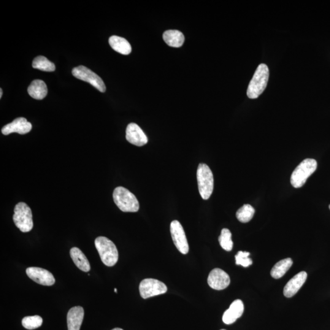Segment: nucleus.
Here are the masks:
<instances>
[{
	"instance_id": "obj_3",
	"label": "nucleus",
	"mask_w": 330,
	"mask_h": 330,
	"mask_svg": "<svg viewBox=\"0 0 330 330\" xmlns=\"http://www.w3.org/2000/svg\"><path fill=\"white\" fill-rule=\"evenodd\" d=\"M95 246L105 266L113 267L117 263L118 251L115 243L105 237H99L95 240Z\"/></svg>"
},
{
	"instance_id": "obj_2",
	"label": "nucleus",
	"mask_w": 330,
	"mask_h": 330,
	"mask_svg": "<svg viewBox=\"0 0 330 330\" xmlns=\"http://www.w3.org/2000/svg\"><path fill=\"white\" fill-rule=\"evenodd\" d=\"M113 197L116 205L124 212H137L140 209L136 196L123 186L116 188Z\"/></svg>"
},
{
	"instance_id": "obj_26",
	"label": "nucleus",
	"mask_w": 330,
	"mask_h": 330,
	"mask_svg": "<svg viewBox=\"0 0 330 330\" xmlns=\"http://www.w3.org/2000/svg\"><path fill=\"white\" fill-rule=\"evenodd\" d=\"M250 253L247 251H239L235 256V264L237 266H242L243 267H248L253 264L252 259L249 258Z\"/></svg>"
},
{
	"instance_id": "obj_30",
	"label": "nucleus",
	"mask_w": 330,
	"mask_h": 330,
	"mask_svg": "<svg viewBox=\"0 0 330 330\" xmlns=\"http://www.w3.org/2000/svg\"><path fill=\"white\" fill-rule=\"evenodd\" d=\"M329 208H330V205H329Z\"/></svg>"
},
{
	"instance_id": "obj_21",
	"label": "nucleus",
	"mask_w": 330,
	"mask_h": 330,
	"mask_svg": "<svg viewBox=\"0 0 330 330\" xmlns=\"http://www.w3.org/2000/svg\"><path fill=\"white\" fill-rule=\"evenodd\" d=\"M292 264H293V261L292 259H283L275 265V266L272 268L270 274L275 279H280L286 274V273L292 267Z\"/></svg>"
},
{
	"instance_id": "obj_7",
	"label": "nucleus",
	"mask_w": 330,
	"mask_h": 330,
	"mask_svg": "<svg viewBox=\"0 0 330 330\" xmlns=\"http://www.w3.org/2000/svg\"><path fill=\"white\" fill-rule=\"evenodd\" d=\"M72 75L78 79L90 83L101 93L106 91V86L101 77L85 66H80L72 70Z\"/></svg>"
},
{
	"instance_id": "obj_27",
	"label": "nucleus",
	"mask_w": 330,
	"mask_h": 330,
	"mask_svg": "<svg viewBox=\"0 0 330 330\" xmlns=\"http://www.w3.org/2000/svg\"><path fill=\"white\" fill-rule=\"evenodd\" d=\"M0 93H1V94H0V98H1L2 96V90L1 88L0 89Z\"/></svg>"
},
{
	"instance_id": "obj_31",
	"label": "nucleus",
	"mask_w": 330,
	"mask_h": 330,
	"mask_svg": "<svg viewBox=\"0 0 330 330\" xmlns=\"http://www.w3.org/2000/svg\"><path fill=\"white\" fill-rule=\"evenodd\" d=\"M226 330L222 329V330Z\"/></svg>"
},
{
	"instance_id": "obj_20",
	"label": "nucleus",
	"mask_w": 330,
	"mask_h": 330,
	"mask_svg": "<svg viewBox=\"0 0 330 330\" xmlns=\"http://www.w3.org/2000/svg\"><path fill=\"white\" fill-rule=\"evenodd\" d=\"M164 41L169 47L178 48L182 46L185 41L183 34L178 30H167L163 35Z\"/></svg>"
},
{
	"instance_id": "obj_17",
	"label": "nucleus",
	"mask_w": 330,
	"mask_h": 330,
	"mask_svg": "<svg viewBox=\"0 0 330 330\" xmlns=\"http://www.w3.org/2000/svg\"><path fill=\"white\" fill-rule=\"evenodd\" d=\"M28 93L32 98L36 100L44 99L48 93L47 85L44 81L35 80L32 81L28 88Z\"/></svg>"
},
{
	"instance_id": "obj_18",
	"label": "nucleus",
	"mask_w": 330,
	"mask_h": 330,
	"mask_svg": "<svg viewBox=\"0 0 330 330\" xmlns=\"http://www.w3.org/2000/svg\"><path fill=\"white\" fill-rule=\"evenodd\" d=\"M70 255L75 266L82 271L88 272L91 270L90 264L88 259L79 248H72L70 251Z\"/></svg>"
},
{
	"instance_id": "obj_12",
	"label": "nucleus",
	"mask_w": 330,
	"mask_h": 330,
	"mask_svg": "<svg viewBox=\"0 0 330 330\" xmlns=\"http://www.w3.org/2000/svg\"><path fill=\"white\" fill-rule=\"evenodd\" d=\"M32 129V125L25 118H18L11 123L7 124L2 127V134L8 135L12 133H18L20 135L28 134Z\"/></svg>"
},
{
	"instance_id": "obj_28",
	"label": "nucleus",
	"mask_w": 330,
	"mask_h": 330,
	"mask_svg": "<svg viewBox=\"0 0 330 330\" xmlns=\"http://www.w3.org/2000/svg\"><path fill=\"white\" fill-rule=\"evenodd\" d=\"M112 330H123L120 328H115L114 329H113Z\"/></svg>"
},
{
	"instance_id": "obj_23",
	"label": "nucleus",
	"mask_w": 330,
	"mask_h": 330,
	"mask_svg": "<svg viewBox=\"0 0 330 330\" xmlns=\"http://www.w3.org/2000/svg\"><path fill=\"white\" fill-rule=\"evenodd\" d=\"M254 213H255V210L251 205L245 204L237 210V218L241 223H248L253 218Z\"/></svg>"
},
{
	"instance_id": "obj_10",
	"label": "nucleus",
	"mask_w": 330,
	"mask_h": 330,
	"mask_svg": "<svg viewBox=\"0 0 330 330\" xmlns=\"http://www.w3.org/2000/svg\"><path fill=\"white\" fill-rule=\"evenodd\" d=\"M26 275L34 282L43 286H50L55 283L52 273L39 267H29L26 270Z\"/></svg>"
},
{
	"instance_id": "obj_1",
	"label": "nucleus",
	"mask_w": 330,
	"mask_h": 330,
	"mask_svg": "<svg viewBox=\"0 0 330 330\" xmlns=\"http://www.w3.org/2000/svg\"><path fill=\"white\" fill-rule=\"evenodd\" d=\"M269 78V67L265 64L259 65L248 85L247 96L249 98H258L266 89Z\"/></svg>"
},
{
	"instance_id": "obj_29",
	"label": "nucleus",
	"mask_w": 330,
	"mask_h": 330,
	"mask_svg": "<svg viewBox=\"0 0 330 330\" xmlns=\"http://www.w3.org/2000/svg\"><path fill=\"white\" fill-rule=\"evenodd\" d=\"M115 292H116V293H117V289H116V288L115 289Z\"/></svg>"
},
{
	"instance_id": "obj_14",
	"label": "nucleus",
	"mask_w": 330,
	"mask_h": 330,
	"mask_svg": "<svg viewBox=\"0 0 330 330\" xmlns=\"http://www.w3.org/2000/svg\"><path fill=\"white\" fill-rule=\"evenodd\" d=\"M308 275L307 272H301L294 276L292 279L289 281L284 288L283 293L287 298H291L296 295L297 292L304 285L307 279Z\"/></svg>"
},
{
	"instance_id": "obj_5",
	"label": "nucleus",
	"mask_w": 330,
	"mask_h": 330,
	"mask_svg": "<svg viewBox=\"0 0 330 330\" xmlns=\"http://www.w3.org/2000/svg\"><path fill=\"white\" fill-rule=\"evenodd\" d=\"M197 180L198 189L202 199H209L212 194L214 179L210 167L206 164H200L197 170Z\"/></svg>"
},
{
	"instance_id": "obj_19",
	"label": "nucleus",
	"mask_w": 330,
	"mask_h": 330,
	"mask_svg": "<svg viewBox=\"0 0 330 330\" xmlns=\"http://www.w3.org/2000/svg\"><path fill=\"white\" fill-rule=\"evenodd\" d=\"M109 44L111 47L122 55H129L132 51V47L130 43L126 39L117 36H112L110 37Z\"/></svg>"
},
{
	"instance_id": "obj_8",
	"label": "nucleus",
	"mask_w": 330,
	"mask_h": 330,
	"mask_svg": "<svg viewBox=\"0 0 330 330\" xmlns=\"http://www.w3.org/2000/svg\"><path fill=\"white\" fill-rule=\"evenodd\" d=\"M139 290L142 298L147 299L166 293L167 289L166 286L162 281L153 278H147L140 283Z\"/></svg>"
},
{
	"instance_id": "obj_9",
	"label": "nucleus",
	"mask_w": 330,
	"mask_h": 330,
	"mask_svg": "<svg viewBox=\"0 0 330 330\" xmlns=\"http://www.w3.org/2000/svg\"><path fill=\"white\" fill-rule=\"evenodd\" d=\"M170 231L173 242L175 247L183 254H186L189 251V246L185 233L184 229L179 221H172L170 226Z\"/></svg>"
},
{
	"instance_id": "obj_24",
	"label": "nucleus",
	"mask_w": 330,
	"mask_h": 330,
	"mask_svg": "<svg viewBox=\"0 0 330 330\" xmlns=\"http://www.w3.org/2000/svg\"><path fill=\"white\" fill-rule=\"evenodd\" d=\"M221 247L227 251H231L233 248V242L232 240V234L228 229L221 230V235L218 238Z\"/></svg>"
},
{
	"instance_id": "obj_25",
	"label": "nucleus",
	"mask_w": 330,
	"mask_h": 330,
	"mask_svg": "<svg viewBox=\"0 0 330 330\" xmlns=\"http://www.w3.org/2000/svg\"><path fill=\"white\" fill-rule=\"evenodd\" d=\"M42 318L39 316H27L21 321L24 328L28 330L39 328L42 326Z\"/></svg>"
},
{
	"instance_id": "obj_15",
	"label": "nucleus",
	"mask_w": 330,
	"mask_h": 330,
	"mask_svg": "<svg viewBox=\"0 0 330 330\" xmlns=\"http://www.w3.org/2000/svg\"><path fill=\"white\" fill-rule=\"evenodd\" d=\"M244 311V305L241 300H236L232 303L228 310L223 316V323L227 325L232 324L240 318Z\"/></svg>"
},
{
	"instance_id": "obj_6",
	"label": "nucleus",
	"mask_w": 330,
	"mask_h": 330,
	"mask_svg": "<svg viewBox=\"0 0 330 330\" xmlns=\"http://www.w3.org/2000/svg\"><path fill=\"white\" fill-rule=\"evenodd\" d=\"M13 220L22 232L31 231L33 228L31 210L25 202H19L15 205Z\"/></svg>"
},
{
	"instance_id": "obj_4",
	"label": "nucleus",
	"mask_w": 330,
	"mask_h": 330,
	"mask_svg": "<svg viewBox=\"0 0 330 330\" xmlns=\"http://www.w3.org/2000/svg\"><path fill=\"white\" fill-rule=\"evenodd\" d=\"M318 163L316 160L307 159L300 163L292 172L291 182L294 188H299L305 185L308 178L317 169Z\"/></svg>"
},
{
	"instance_id": "obj_16",
	"label": "nucleus",
	"mask_w": 330,
	"mask_h": 330,
	"mask_svg": "<svg viewBox=\"0 0 330 330\" xmlns=\"http://www.w3.org/2000/svg\"><path fill=\"white\" fill-rule=\"evenodd\" d=\"M84 310L81 307L71 308L67 313V321L68 330H80L84 318Z\"/></svg>"
},
{
	"instance_id": "obj_11",
	"label": "nucleus",
	"mask_w": 330,
	"mask_h": 330,
	"mask_svg": "<svg viewBox=\"0 0 330 330\" xmlns=\"http://www.w3.org/2000/svg\"><path fill=\"white\" fill-rule=\"evenodd\" d=\"M230 277L228 273L220 269H213L208 277V285L215 290L221 291L228 288L230 285Z\"/></svg>"
},
{
	"instance_id": "obj_22",
	"label": "nucleus",
	"mask_w": 330,
	"mask_h": 330,
	"mask_svg": "<svg viewBox=\"0 0 330 330\" xmlns=\"http://www.w3.org/2000/svg\"><path fill=\"white\" fill-rule=\"evenodd\" d=\"M32 66L33 68L42 71L53 72L55 70V65L44 56H39L35 58Z\"/></svg>"
},
{
	"instance_id": "obj_13",
	"label": "nucleus",
	"mask_w": 330,
	"mask_h": 330,
	"mask_svg": "<svg viewBox=\"0 0 330 330\" xmlns=\"http://www.w3.org/2000/svg\"><path fill=\"white\" fill-rule=\"evenodd\" d=\"M126 139L130 143L137 146L147 144L148 137L137 124H129L126 129Z\"/></svg>"
}]
</instances>
